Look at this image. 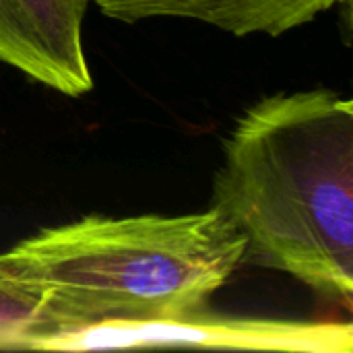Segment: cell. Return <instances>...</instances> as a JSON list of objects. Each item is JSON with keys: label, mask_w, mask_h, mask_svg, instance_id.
<instances>
[{"label": "cell", "mask_w": 353, "mask_h": 353, "mask_svg": "<svg viewBox=\"0 0 353 353\" xmlns=\"http://www.w3.org/2000/svg\"><path fill=\"white\" fill-rule=\"evenodd\" d=\"M242 256L244 238L215 207L186 215H87L0 252V279L39 304L54 335L203 310Z\"/></svg>", "instance_id": "2"}, {"label": "cell", "mask_w": 353, "mask_h": 353, "mask_svg": "<svg viewBox=\"0 0 353 353\" xmlns=\"http://www.w3.org/2000/svg\"><path fill=\"white\" fill-rule=\"evenodd\" d=\"M244 238L242 265L353 304V103L329 87L252 103L223 139L213 205Z\"/></svg>", "instance_id": "1"}, {"label": "cell", "mask_w": 353, "mask_h": 353, "mask_svg": "<svg viewBox=\"0 0 353 353\" xmlns=\"http://www.w3.org/2000/svg\"><path fill=\"white\" fill-rule=\"evenodd\" d=\"M48 331L39 304L27 292L0 279V352H33Z\"/></svg>", "instance_id": "6"}, {"label": "cell", "mask_w": 353, "mask_h": 353, "mask_svg": "<svg viewBox=\"0 0 353 353\" xmlns=\"http://www.w3.org/2000/svg\"><path fill=\"white\" fill-rule=\"evenodd\" d=\"M87 6L89 0H0V62L62 95L89 93Z\"/></svg>", "instance_id": "4"}, {"label": "cell", "mask_w": 353, "mask_h": 353, "mask_svg": "<svg viewBox=\"0 0 353 353\" xmlns=\"http://www.w3.org/2000/svg\"><path fill=\"white\" fill-rule=\"evenodd\" d=\"M143 347H211L240 352L352 353L350 321H281L213 314L207 308L165 321L112 323L39 339L33 352H108Z\"/></svg>", "instance_id": "3"}, {"label": "cell", "mask_w": 353, "mask_h": 353, "mask_svg": "<svg viewBox=\"0 0 353 353\" xmlns=\"http://www.w3.org/2000/svg\"><path fill=\"white\" fill-rule=\"evenodd\" d=\"M124 21L182 19L225 33L283 35L310 23L335 0H93Z\"/></svg>", "instance_id": "5"}]
</instances>
